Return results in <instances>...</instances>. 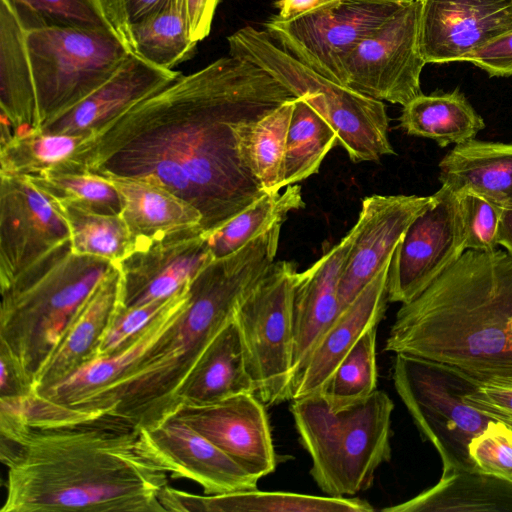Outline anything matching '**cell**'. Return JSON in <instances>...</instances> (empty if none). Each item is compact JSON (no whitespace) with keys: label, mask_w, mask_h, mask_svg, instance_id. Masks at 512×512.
<instances>
[{"label":"cell","mask_w":512,"mask_h":512,"mask_svg":"<svg viewBox=\"0 0 512 512\" xmlns=\"http://www.w3.org/2000/svg\"><path fill=\"white\" fill-rule=\"evenodd\" d=\"M0 287L70 239L58 204L24 177L0 176Z\"/></svg>","instance_id":"cell-14"},{"label":"cell","mask_w":512,"mask_h":512,"mask_svg":"<svg viewBox=\"0 0 512 512\" xmlns=\"http://www.w3.org/2000/svg\"><path fill=\"white\" fill-rule=\"evenodd\" d=\"M376 333L377 326L371 327L359 338L320 390L332 408L359 402L376 390Z\"/></svg>","instance_id":"cell-37"},{"label":"cell","mask_w":512,"mask_h":512,"mask_svg":"<svg viewBox=\"0 0 512 512\" xmlns=\"http://www.w3.org/2000/svg\"><path fill=\"white\" fill-rule=\"evenodd\" d=\"M399 121L407 134L431 139L440 147L474 139L485 128L483 118L458 89L419 94L403 106Z\"/></svg>","instance_id":"cell-31"},{"label":"cell","mask_w":512,"mask_h":512,"mask_svg":"<svg viewBox=\"0 0 512 512\" xmlns=\"http://www.w3.org/2000/svg\"><path fill=\"white\" fill-rule=\"evenodd\" d=\"M339 0H278V14L274 17L280 21H291L304 15L321 10Z\"/></svg>","instance_id":"cell-49"},{"label":"cell","mask_w":512,"mask_h":512,"mask_svg":"<svg viewBox=\"0 0 512 512\" xmlns=\"http://www.w3.org/2000/svg\"><path fill=\"white\" fill-rule=\"evenodd\" d=\"M304 206L301 187L297 184L285 187L284 191L265 193L224 226L206 236L213 258L239 250L276 224L284 223L289 212Z\"/></svg>","instance_id":"cell-35"},{"label":"cell","mask_w":512,"mask_h":512,"mask_svg":"<svg viewBox=\"0 0 512 512\" xmlns=\"http://www.w3.org/2000/svg\"><path fill=\"white\" fill-rule=\"evenodd\" d=\"M71 410L41 423L0 410L1 512L165 511L170 474L144 428L111 412Z\"/></svg>","instance_id":"cell-2"},{"label":"cell","mask_w":512,"mask_h":512,"mask_svg":"<svg viewBox=\"0 0 512 512\" xmlns=\"http://www.w3.org/2000/svg\"><path fill=\"white\" fill-rule=\"evenodd\" d=\"M24 178L56 201L72 202L106 215H120L123 210L122 198L114 185L90 172L50 173Z\"/></svg>","instance_id":"cell-39"},{"label":"cell","mask_w":512,"mask_h":512,"mask_svg":"<svg viewBox=\"0 0 512 512\" xmlns=\"http://www.w3.org/2000/svg\"><path fill=\"white\" fill-rule=\"evenodd\" d=\"M435 200L430 196L371 195L365 197L339 284V300L344 310L391 261L394 251L413 220Z\"/></svg>","instance_id":"cell-16"},{"label":"cell","mask_w":512,"mask_h":512,"mask_svg":"<svg viewBox=\"0 0 512 512\" xmlns=\"http://www.w3.org/2000/svg\"><path fill=\"white\" fill-rule=\"evenodd\" d=\"M171 414L255 478L275 470L278 462L268 416L265 405L254 393L203 404L181 403Z\"/></svg>","instance_id":"cell-15"},{"label":"cell","mask_w":512,"mask_h":512,"mask_svg":"<svg viewBox=\"0 0 512 512\" xmlns=\"http://www.w3.org/2000/svg\"><path fill=\"white\" fill-rule=\"evenodd\" d=\"M385 512H512V482L476 470L442 474L432 487Z\"/></svg>","instance_id":"cell-29"},{"label":"cell","mask_w":512,"mask_h":512,"mask_svg":"<svg viewBox=\"0 0 512 512\" xmlns=\"http://www.w3.org/2000/svg\"><path fill=\"white\" fill-rule=\"evenodd\" d=\"M389 352L458 368L482 381L512 375V256L468 249L401 304Z\"/></svg>","instance_id":"cell-3"},{"label":"cell","mask_w":512,"mask_h":512,"mask_svg":"<svg viewBox=\"0 0 512 512\" xmlns=\"http://www.w3.org/2000/svg\"><path fill=\"white\" fill-rule=\"evenodd\" d=\"M0 363V398H18L34 393L33 382L3 351H0Z\"/></svg>","instance_id":"cell-47"},{"label":"cell","mask_w":512,"mask_h":512,"mask_svg":"<svg viewBox=\"0 0 512 512\" xmlns=\"http://www.w3.org/2000/svg\"><path fill=\"white\" fill-rule=\"evenodd\" d=\"M54 201L68 225L74 253L118 263L135 250L134 239L121 214H100L72 202Z\"/></svg>","instance_id":"cell-36"},{"label":"cell","mask_w":512,"mask_h":512,"mask_svg":"<svg viewBox=\"0 0 512 512\" xmlns=\"http://www.w3.org/2000/svg\"><path fill=\"white\" fill-rule=\"evenodd\" d=\"M338 136L329 123L302 97H296L282 166L281 190L317 173Z\"/></svg>","instance_id":"cell-33"},{"label":"cell","mask_w":512,"mask_h":512,"mask_svg":"<svg viewBox=\"0 0 512 512\" xmlns=\"http://www.w3.org/2000/svg\"><path fill=\"white\" fill-rule=\"evenodd\" d=\"M434 196L394 251L388 273L389 302L412 300L465 251L457 195L441 186Z\"/></svg>","instance_id":"cell-13"},{"label":"cell","mask_w":512,"mask_h":512,"mask_svg":"<svg viewBox=\"0 0 512 512\" xmlns=\"http://www.w3.org/2000/svg\"><path fill=\"white\" fill-rule=\"evenodd\" d=\"M242 393L255 394V386L233 320L212 340L188 376L179 393V404L210 403Z\"/></svg>","instance_id":"cell-30"},{"label":"cell","mask_w":512,"mask_h":512,"mask_svg":"<svg viewBox=\"0 0 512 512\" xmlns=\"http://www.w3.org/2000/svg\"><path fill=\"white\" fill-rule=\"evenodd\" d=\"M120 304V272L114 263L71 321L53 354L34 380L39 393L66 379L99 356L101 342Z\"/></svg>","instance_id":"cell-23"},{"label":"cell","mask_w":512,"mask_h":512,"mask_svg":"<svg viewBox=\"0 0 512 512\" xmlns=\"http://www.w3.org/2000/svg\"><path fill=\"white\" fill-rule=\"evenodd\" d=\"M25 49L36 131L103 85L132 54L115 32L58 25H26Z\"/></svg>","instance_id":"cell-8"},{"label":"cell","mask_w":512,"mask_h":512,"mask_svg":"<svg viewBox=\"0 0 512 512\" xmlns=\"http://www.w3.org/2000/svg\"><path fill=\"white\" fill-rule=\"evenodd\" d=\"M392 379L420 435L438 452L442 474L475 470L468 445L491 418L469 405L465 396L480 380L458 368L404 353L395 354Z\"/></svg>","instance_id":"cell-9"},{"label":"cell","mask_w":512,"mask_h":512,"mask_svg":"<svg viewBox=\"0 0 512 512\" xmlns=\"http://www.w3.org/2000/svg\"><path fill=\"white\" fill-rule=\"evenodd\" d=\"M114 263L72 251L70 239L1 286L0 351L33 382Z\"/></svg>","instance_id":"cell-5"},{"label":"cell","mask_w":512,"mask_h":512,"mask_svg":"<svg viewBox=\"0 0 512 512\" xmlns=\"http://www.w3.org/2000/svg\"><path fill=\"white\" fill-rule=\"evenodd\" d=\"M411 0H339L291 21L274 16L264 28L286 52L330 80L345 85L352 50Z\"/></svg>","instance_id":"cell-11"},{"label":"cell","mask_w":512,"mask_h":512,"mask_svg":"<svg viewBox=\"0 0 512 512\" xmlns=\"http://www.w3.org/2000/svg\"><path fill=\"white\" fill-rule=\"evenodd\" d=\"M419 45L427 63L465 61L512 30V0H420Z\"/></svg>","instance_id":"cell-17"},{"label":"cell","mask_w":512,"mask_h":512,"mask_svg":"<svg viewBox=\"0 0 512 512\" xmlns=\"http://www.w3.org/2000/svg\"><path fill=\"white\" fill-rule=\"evenodd\" d=\"M110 20L126 42L131 29L167 0H105ZM127 43V42H126Z\"/></svg>","instance_id":"cell-46"},{"label":"cell","mask_w":512,"mask_h":512,"mask_svg":"<svg viewBox=\"0 0 512 512\" xmlns=\"http://www.w3.org/2000/svg\"><path fill=\"white\" fill-rule=\"evenodd\" d=\"M273 262L272 251L260 240L211 260L191 280L182 314L137 364L115 384L72 409L111 412L143 428L171 414L209 344L234 320L240 302Z\"/></svg>","instance_id":"cell-4"},{"label":"cell","mask_w":512,"mask_h":512,"mask_svg":"<svg viewBox=\"0 0 512 512\" xmlns=\"http://www.w3.org/2000/svg\"><path fill=\"white\" fill-rule=\"evenodd\" d=\"M190 34L195 42L204 40L211 31L213 18L220 0H182Z\"/></svg>","instance_id":"cell-48"},{"label":"cell","mask_w":512,"mask_h":512,"mask_svg":"<svg viewBox=\"0 0 512 512\" xmlns=\"http://www.w3.org/2000/svg\"><path fill=\"white\" fill-rule=\"evenodd\" d=\"M26 25L0 0L1 143L36 131V108L25 49Z\"/></svg>","instance_id":"cell-27"},{"label":"cell","mask_w":512,"mask_h":512,"mask_svg":"<svg viewBox=\"0 0 512 512\" xmlns=\"http://www.w3.org/2000/svg\"><path fill=\"white\" fill-rule=\"evenodd\" d=\"M190 282L175 292L168 306L124 348L94 359L36 394L50 403L72 409L122 379L182 314L189 301Z\"/></svg>","instance_id":"cell-24"},{"label":"cell","mask_w":512,"mask_h":512,"mask_svg":"<svg viewBox=\"0 0 512 512\" xmlns=\"http://www.w3.org/2000/svg\"><path fill=\"white\" fill-rule=\"evenodd\" d=\"M476 471L512 482V427L491 419L468 445Z\"/></svg>","instance_id":"cell-42"},{"label":"cell","mask_w":512,"mask_h":512,"mask_svg":"<svg viewBox=\"0 0 512 512\" xmlns=\"http://www.w3.org/2000/svg\"><path fill=\"white\" fill-rule=\"evenodd\" d=\"M180 75L179 71L153 66L132 53L103 85L38 131L89 138Z\"/></svg>","instance_id":"cell-20"},{"label":"cell","mask_w":512,"mask_h":512,"mask_svg":"<svg viewBox=\"0 0 512 512\" xmlns=\"http://www.w3.org/2000/svg\"><path fill=\"white\" fill-rule=\"evenodd\" d=\"M296 97L260 118L248 139L252 171L265 193L281 191L286 139Z\"/></svg>","instance_id":"cell-38"},{"label":"cell","mask_w":512,"mask_h":512,"mask_svg":"<svg viewBox=\"0 0 512 512\" xmlns=\"http://www.w3.org/2000/svg\"><path fill=\"white\" fill-rule=\"evenodd\" d=\"M420 0H411L363 39L344 62L345 85L404 106L421 94Z\"/></svg>","instance_id":"cell-12"},{"label":"cell","mask_w":512,"mask_h":512,"mask_svg":"<svg viewBox=\"0 0 512 512\" xmlns=\"http://www.w3.org/2000/svg\"><path fill=\"white\" fill-rule=\"evenodd\" d=\"M107 180L122 198L121 216L134 239L135 250L168 238L203 234L200 212L166 188L135 178Z\"/></svg>","instance_id":"cell-25"},{"label":"cell","mask_w":512,"mask_h":512,"mask_svg":"<svg viewBox=\"0 0 512 512\" xmlns=\"http://www.w3.org/2000/svg\"><path fill=\"white\" fill-rule=\"evenodd\" d=\"M127 45L145 62L168 70L190 60L197 42L190 34L182 0H167L129 32Z\"/></svg>","instance_id":"cell-32"},{"label":"cell","mask_w":512,"mask_h":512,"mask_svg":"<svg viewBox=\"0 0 512 512\" xmlns=\"http://www.w3.org/2000/svg\"><path fill=\"white\" fill-rule=\"evenodd\" d=\"M144 430L172 478L194 481L206 495L257 489L259 479L174 415Z\"/></svg>","instance_id":"cell-19"},{"label":"cell","mask_w":512,"mask_h":512,"mask_svg":"<svg viewBox=\"0 0 512 512\" xmlns=\"http://www.w3.org/2000/svg\"><path fill=\"white\" fill-rule=\"evenodd\" d=\"M165 511L197 512H371L357 497L313 496L258 489L200 496L167 486L161 495Z\"/></svg>","instance_id":"cell-26"},{"label":"cell","mask_w":512,"mask_h":512,"mask_svg":"<svg viewBox=\"0 0 512 512\" xmlns=\"http://www.w3.org/2000/svg\"><path fill=\"white\" fill-rule=\"evenodd\" d=\"M394 403L375 390L334 409L320 393L292 400L299 442L310 455V474L327 496L348 497L369 489L376 470L391 458Z\"/></svg>","instance_id":"cell-6"},{"label":"cell","mask_w":512,"mask_h":512,"mask_svg":"<svg viewBox=\"0 0 512 512\" xmlns=\"http://www.w3.org/2000/svg\"><path fill=\"white\" fill-rule=\"evenodd\" d=\"M465 61L486 71L491 77H511L512 30L479 47Z\"/></svg>","instance_id":"cell-45"},{"label":"cell","mask_w":512,"mask_h":512,"mask_svg":"<svg viewBox=\"0 0 512 512\" xmlns=\"http://www.w3.org/2000/svg\"><path fill=\"white\" fill-rule=\"evenodd\" d=\"M465 400L489 418L512 427V375L479 381Z\"/></svg>","instance_id":"cell-44"},{"label":"cell","mask_w":512,"mask_h":512,"mask_svg":"<svg viewBox=\"0 0 512 512\" xmlns=\"http://www.w3.org/2000/svg\"><path fill=\"white\" fill-rule=\"evenodd\" d=\"M229 54L264 69L295 97L304 98L335 130L354 163L395 154L383 101L321 75L281 48L265 30L247 25L227 38Z\"/></svg>","instance_id":"cell-7"},{"label":"cell","mask_w":512,"mask_h":512,"mask_svg":"<svg viewBox=\"0 0 512 512\" xmlns=\"http://www.w3.org/2000/svg\"><path fill=\"white\" fill-rule=\"evenodd\" d=\"M498 245L503 246L508 254L512 256V207L510 206L501 209Z\"/></svg>","instance_id":"cell-50"},{"label":"cell","mask_w":512,"mask_h":512,"mask_svg":"<svg viewBox=\"0 0 512 512\" xmlns=\"http://www.w3.org/2000/svg\"><path fill=\"white\" fill-rule=\"evenodd\" d=\"M296 267L275 261L236 309L247 370L264 405L291 400Z\"/></svg>","instance_id":"cell-10"},{"label":"cell","mask_w":512,"mask_h":512,"mask_svg":"<svg viewBox=\"0 0 512 512\" xmlns=\"http://www.w3.org/2000/svg\"><path fill=\"white\" fill-rule=\"evenodd\" d=\"M213 259L203 234L168 238L133 251L116 263L120 272V307L170 297Z\"/></svg>","instance_id":"cell-18"},{"label":"cell","mask_w":512,"mask_h":512,"mask_svg":"<svg viewBox=\"0 0 512 512\" xmlns=\"http://www.w3.org/2000/svg\"><path fill=\"white\" fill-rule=\"evenodd\" d=\"M457 198L465 250L496 249L502 206L474 193Z\"/></svg>","instance_id":"cell-41"},{"label":"cell","mask_w":512,"mask_h":512,"mask_svg":"<svg viewBox=\"0 0 512 512\" xmlns=\"http://www.w3.org/2000/svg\"><path fill=\"white\" fill-rule=\"evenodd\" d=\"M294 97L264 69L229 54L115 118L80 145L73 164L166 188L200 212L208 236L265 194L251 168L249 135Z\"/></svg>","instance_id":"cell-1"},{"label":"cell","mask_w":512,"mask_h":512,"mask_svg":"<svg viewBox=\"0 0 512 512\" xmlns=\"http://www.w3.org/2000/svg\"><path fill=\"white\" fill-rule=\"evenodd\" d=\"M86 136L34 131L1 143L0 176L37 177L73 172L72 160Z\"/></svg>","instance_id":"cell-34"},{"label":"cell","mask_w":512,"mask_h":512,"mask_svg":"<svg viewBox=\"0 0 512 512\" xmlns=\"http://www.w3.org/2000/svg\"><path fill=\"white\" fill-rule=\"evenodd\" d=\"M387 262L320 337L294 379L291 400L319 393L359 338L382 320L388 302Z\"/></svg>","instance_id":"cell-21"},{"label":"cell","mask_w":512,"mask_h":512,"mask_svg":"<svg viewBox=\"0 0 512 512\" xmlns=\"http://www.w3.org/2000/svg\"><path fill=\"white\" fill-rule=\"evenodd\" d=\"M439 180L454 194L474 193L505 207L512 199V143L471 139L439 162Z\"/></svg>","instance_id":"cell-28"},{"label":"cell","mask_w":512,"mask_h":512,"mask_svg":"<svg viewBox=\"0 0 512 512\" xmlns=\"http://www.w3.org/2000/svg\"><path fill=\"white\" fill-rule=\"evenodd\" d=\"M352 240L350 229L309 268L297 273L293 294V382L320 337L342 311L339 284Z\"/></svg>","instance_id":"cell-22"},{"label":"cell","mask_w":512,"mask_h":512,"mask_svg":"<svg viewBox=\"0 0 512 512\" xmlns=\"http://www.w3.org/2000/svg\"><path fill=\"white\" fill-rule=\"evenodd\" d=\"M6 1L14 7L27 26L58 25L117 33L105 0Z\"/></svg>","instance_id":"cell-40"},{"label":"cell","mask_w":512,"mask_h":512,"mask_svg":"<svg viewBox=\"0 0 512 512\" xmlns=\"http://www.w3.org/2000/svg\"><path fill=\"white\" fill-rule=\"evenodd\" d=\"M507 206L512 207V199H511L510 203H509ZM505 207H506V206H505Z\"/></svg>","instance_id":"cell-51"},{"label":"cell","mask_w":512,"mask_h":512,"mask_svg":"<svg viewBox=\"0 0 512 512\" xmlns=\"http://www.w3.org/2000/svg\"><path fill=\"white\" fill-rule=\"evenodd\" d=\"M173 295L129 308L120 307L119 304L101 342L98 358L110 355L132 342L168 306Z\"/></svg>","instance_id":"cell-43"}]
</instances>
